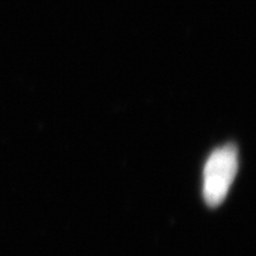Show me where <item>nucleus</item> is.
I'll return each mask as SVG.
<instances>
[{
    "label": "nucleus",
    "instance_id": "1",
    "mask_svg": "<svg viewBox=\"0 0 256 256\" xmlns=\"http://www.w3.org/2000/svg\"><path fill=\"white\" fill-rule=\"evenodd\" d=\"M238 168V148L226 144L211 153L203 170V197L206 204L216 206L223 202Z\"/></svg>",
    "mask_w": 256,
    "mask_h": 256
}]
</instances>
